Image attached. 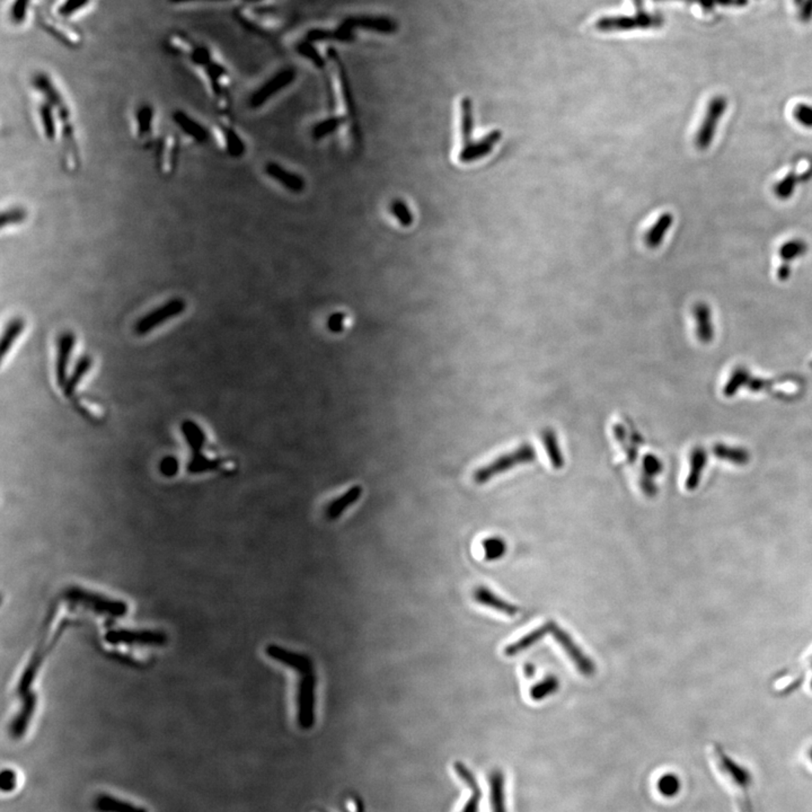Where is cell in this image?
Masks as SVG:
<instances>
[{
  "mask_svg": "<svg viewBox=\"0 0 812 812\" xmlns=\"http://www.w3.org/2000/svg\"><path fill=\"white\" fill-rule=\"evenodd\" d=\"M767 386H768V383L765 382L763 379L753 378V377H751L747 384V387L754 392L763 391L764 388H766Z\"/></svg>",
  "mask_w": 812,
  "mask_h": 812,
  "instance_id": "cell-55",
  "label": "cell"
},
{
  "mask_svg": "<svg viewBox=\"0 0 812 812\" xmlns=\"http://www.w3.org/2000/svg\"><path fill=\"white\" fill-rule=\"evenodd\" d=\"M341 28H348L354 31L356 28H362L367 31L377 32V33L392 34L397 31V24L395 21L383 16H354L345 19L340 25Z\"/></svg>",
  "mask_w": 812,
  "mask_h": 812,
  "instance_id": "cell-14",
  "label": "cell"
},
{
  "mask_svg": "<svg viewBox=\"0 0 812 812\" xmlns=\"http://www.w3.org/2000/svg\"><path fill=\"white\" fill-rule=\"evenodd\" d=\"M23 705L19 713L14 717L12 724L10 726V735L14 738L19 739L24 735L28 729L30 721L33 717L34 710L37 708V697L33 694H28V695L23 696Z\"/></svg>",
  "mask_w": 812,
  "mask_h": 812,
  "instance_id": "cell-25",
  "label": "cell"
},
{
  "mask_svg": "<svg viewBox=\"0 0 812 812\" xmlns=\"http://www.w3.org/2000/svg\"><path fill=\"white\" fill-rule=\"evenodd\" d=\"M751 377V374L744 367L735 368V371L733 372V375H731L726 386L723 388V394L728 397L733 396L742 386H747Z\"/></svg>",
  "mask_w": 812,
  "mask_h": 812,
  "instance_id": "cell-41",
  "label": "cell"
},
{
  "mask_svg": "<svg viewBox=\"0 0 812 812\" xmlns=\"http://www.w3.org/2000/svg\"><path fill=\"white\" fill-rule=\"evenodd\" d=\"M811 367H812V362H811Z\"/></svg>",
  "mask_w": 812,
  "mask_h": 812,
  "instance_id": "cell-62",
  "label": "cell"
},
{
  "mask_svg": "<svg viewBox=\"0 0 812 812\" xmlns=\"http://www.w3.org/2000/svg\"><path fill=\"white\" fill-rule=\"evenodd\" d=\"M543 439H544L545 450L548 452V457L551 459L554 467H562L564 464L563 457H562V454H561L560 447H559V443H557V437H555L553 431H546V432H544Z\"/></svg>",
  "mask_w": 812,
  "mask_h": 812,
  "instance_id": "cell-42",
  "label": "cell"
},
{
  "mask_svg": "<svg viewBox=\"0 0 812 812\" xmlns=\"http://www.w3.org/2000/svg\"><path fill=\"white\" fill-rule=\"evenodd\" d=\"M179 470L180 463L175 457L167 456L165 458L162 459L160 464V471L164 476L174 477L176 474L179 473Z\"/></svg>",
  "mask_w": 812,
  "mask_h": 812,
  "instance_id": "cell-52",
  "label": "cell"
},
{
  "mask_svg": "<svg viewBox=\"0 0 812 812\" xmlns=\"http://www.w3.org/2000/svg\"><path fill=\"white\" fill-rule=\"evenodd\" d=\"M491 811L508 812L505 797V776L501 769H493L489 775Z\"/></svg>",
  "mask_w": 812,
  "mask_h": 812,
  "instance_id": "cell-23",
  "label": "cell"
},
{
  "mask_svg": "<svg viewBox=\"0 0 812 812\" xmlns=\"http://www.w3.org/2000/svg\"><path fill=\"white\" fill-rule=\"evenodd\" d=\"M673 222H674V217L670 213H664L659 215L658 219L653 222L644 235V243H646V247L655 249L660 246L667 231L670 229Z\"/></svg>",
  "mask_w": 812,
  "mask_h": 812,
  "instance_id": "cell-27",
  "label": "cell"
},
{
  "mask_svg": "<svg viewBox=\"0 0 812 812\" xmlns=\"http://www.w3.org/2000/svg\"><path fill=\"white\" fill-rule=\"evenodd\" d=\"M454 769H455L459 780L464 782V784L471 792V795L468 797L467 801L465 803L461 812H480L481 801H482L483 793H482V789H481L476 777L474 775V773L462 762H456L454 764Z\"/></svg>",
  "mask_w": 812,
  "mask_h": 812,
  "instance_id": "cell-18",
  "label": "cell"
},
{
  "mask_svg": "<svg viewBox=\"0 0 812 812\" xmlns=\"http://www.w3.org/2000/svg\"><path fill=\"white\" fill-rule=\"evenodd\" d=\"M551 635L554 640L557 641V644L563 649L570 661L574 665L575 669L580 673L583 677L590 678L594 676L597 673V666L594 664V660L585 653L582 650L581 646H579L578 643L575 642L570 633L561 628L560 625L557 624V621H553L552 625Z\"/></svg>",
  "mask_w": 812,
  "mask_h": 812,
  "instance_id": "cell-6",
  "label": "cell"
},
{
  "mask_svg": "<svg viewBox=\"0 0 812 812\" xmlns=\"http://www.w3.org/2000/svg\"><path fill=\"white\" fill-rule=\"evenodd\" d=\"M172 120L184 135H188L193 142L197 144H204L209 138V131L206 126L195 120L191 115L182 110L173 112Z\"/></svg>",
  "mask_w": 812,
  "mask_h": 812,
  "instance_id": "cell-21",
  "label": "cell"
},
{
  "mask_svg": "<svg viewBox=\"0 0 812 812\" xmlns=\"http://www.w3.org/2000/svg\"><path fill=\"white\" fill-rule=\"evenodd\" d=\"M106 640L112 644H138V646H162L167 642V635L160 631H111Z\"/></svg>",
  "mask_w": 812,
  "mask_h": 812,
  "instance_id": "cell-12",
  "label": "cell"
},
{
  "mask_svg": "<svg viewBox=\"0 0 812 812\" xmlns=\"http://www.w3.org/2000/svg\"><path fill=\"white\" fill-rule=\"evenodd\" d=\"M61 133L62 162L68 172H75L79 168L80 157L76 140V131L72 122L60 124Z\"/></svg>",
  "mask_w": 812,
  "mask_h": 812,
  "instance_id": "cell-17",
  "label": "cell"
},
{
  "mask_svg": "<svg viewBox=\"0 0 812 812\" xmlns=\"http://www.w3.org/2000/svg\"><path fill=\"white\" fill-rule=\"evenodd\" d=\"M306 40L309 42L317 41H338V42H352L354 41V32L348 28L338 26L336 31L327 30H311L306 34Z\"/></svg>",
  "mask_w": 812,
  "mask_h": 812,
  "instance_id": "cell-35",
  "label": "cell"
},
{
  "mask_svg": "<svg viewBox=\"0 0 812 812\" xmlns=\"http://www.w3.org/2000/svg\"><path fill=\"white\" fill-rule=\"evenodd\" d=\"M92 366V358L88 357V356H84L83 358H80L78 362L76 363L74 370H72V374L68 377L65 387L62 388V393L65 394L67 398H72L75 396L78 386H79L80 383L83 382V379L88 374Z\"/></svg>",
  "mask_w": 812,
  "mask_h": 812,
  "instance_id": "cell-30",
  "label": "cell"
},
{
  "mask_svg": "<svg viewBox=\"0 0 812 812\" xmlns=\"http://www.w3.org/2000/svg\"><path fill=\"white\" fill-rule=\"evenodd\" d=\"M797 182V175L794 173H790L774 186V192L780 199H788L793 193Z\"/></svg>",
  "mask_w": 812,
  "mask_h": 812,
  "instance_id": "cell-48",
  "label": "cell"
},
{
  "mask_svg": "<svg viewBox=\"0 0 812 812\" xmlns=\"http://www.w3.org/2000/svg\"><path fill=\"white\" fill-rule=\"evenodd\" d=\"M809 757H810V760H811V762H812V748H811V749H810Z\"/></svg>",
  "mask_w": 812,
  "mask_h": 812,
  "instance_id": "cell-60",
  "label": "cell"
},
{
  "mask_svg": "<svg viewBox=\"0 0 812 812\" xmlns=\"http://www.w3.org/2000/svg\"><path fill=\"white\" fill-rule=\"evenodd\" d=\"M473 598L477 603H480L482 606L501 612L502 615L508 616V617H516L520 612L517 605L509 603L508 600L494 594L491 589L485 586H477L474 589Z\"/></svg>",
  "mask_w": 812,
  "mask_h": 812,
  "instance_id": "cell-16",
  "label": "cell"
},
{
  "mask_svg": "<svg viewBox=\"0 0 812 812\" xmlns=\"http://www.w3.org/2000/svg\"><path fill=\"white\" fill-rule=\"evenodd\" d=\"M657 789L662 797L671 799V798L677 797L679 793L682 790V782H680L678 775L674 773H666L657 782Z\"/></svg>",
  "mask_w": 812,
  "mask_h": 812,
  "instance_id": "cell-40",
  "label": "cell"
},
{
  "mask_svg": "<svg viewBox=\"0 0 812 812\" xmlns=\"http://www.w3.org/2000/svg\"><path fill=\"white\" fill-rule=\"evenodd\" d=\"M693 315L696 320V334L699 341L708 343L714 338V327L710 318V307L704 302H699L693 308Z\"/></svg>",
  "mask_w": 812,
  "mask_h": 812,
  "instance_id": "cell-28",
  "label": "cell"
},
{
  "mask_svg": "<svg viewBox=\"0 0 812 812\" xmlns=\"http://www.w3.org/2000/svg\"><path fill=\"white\" fill-rule=\"evenodd\" d=\"M474 129L473 102L470 97H464L461 102V135L463 146L471 144Z\"/></svg>",
  "mask_w": 812,
  "mask_h": 812,
  "instance_id": "cell-36",
  "label": "cell"
},
{
  "mask_svg": "<svg viewBox=\"0 0 812 812\" xmlns=\"http://www.w3.org/2000/svg\"><path fill=\"white\" fill-rule=\"evenodd\" d=\"M65 598L69 603L90 609L97 615L122 617L128 612V606L124 601L104 597L83 588L71 587L65 591Z\"/></svg>",
  "mask_w": 812,
  "mask_h": 812,
  "instance_id": "cell-5",
  "label": "cell"
},
{
  "mask_svg": "<svg viewBox=\"0 0 812 812\" xmlns=\"http://www.w3.org/2000/svg\"><path fill=\"white\" fill-rule=\"evenodd\" d=\"M135 124H137V135L139 138L145 142L151 137L154 126L155 110L151 104L144 103L139 105L135 114Z\"/></svg>",
  "mask_w": 812,
  "mask_h": 812,
  "instance_id": "cell-32",
  "label": "cell"
},
{
  "mask_svg": "<svg viewBox=\"0 0 812 812\" xmlns=\"http://www.w3.org/2000/svg\"><path fill=\"white\" fill-rule=\"evenodd\" d=\"M706 462H708L706 452L701 447L694 448L692 455H690V471H689L686 481V489L689 491L697 489Z\"/></svg>",
  "mask_w": 812,
  "mask_h": 812,
  "instance_id": "cell-31",
  "label": "cell"
},
{
  "mask_svg": "<svg viewBox=\"0 0 812 812\" xmlns=\"http://www.w3.org/2000/svg\"><path fill=\"white\" fill-rule=\"evenodd\" d=\"M710 758L717 774L733 791L738 812H754L749 797L753 777L746 767L735 763L717 744L710 746Z\"/></svg>",
  "mask_w": 812,
  "mask_h": 812,
  "instance_id": "cell-1",
  "label": "cell"
},
{
  "mask_svg": "<svg viewBox=\"0 0 812 812\" xmlns=\"http://www.w3.org/2000/svg\"><path fill=\"white\" fill-rule=\"evenodd\" d=\"M295 77V70L291 68L274 75L273 77L258 88L255 93H253L249 97V106L252 108H259L262 105H264L272 96L293 83Z\"/></svg>",
  "mask_w": 812,
  "mask_h": 812,
  "instance_id": "cell-11",
  "label": "cell"
},
{
  "mask_svg": "<svg viewBox=\"0 0 812 812\" xmlns=\"http://www.w3.org/2000/svg\"><path fill=\"white\" fill-rule=\"evenodd\" d=\"M265 173L272 179L276 180L278 183L283 185L284 188H288L289 191L295 192V193L304 191L306 184H304V180L302 176L287 171L279 164L269 163L265 166Z\"/></svg>",
  "mask_w": 812,
  "mask_h": 812,
  "instance_id": "cell-24",
  "label": "cell"
},
{
  "mask_svg": "<svg viewBox=\"0 0 812 812\" xmlns=\"http://www.w3.org/2000/svg\"><path fill=\"white\" fill-rule=\"evenodd\" d=\"M31 0H14L10 6V17L14 24L21 25L26 21Z\"/></svg>",
  "mask_w": 812,
  "mask_h": 812,
  "instance_id": "cell-49",
  "label": "cell"
},
{
  "mask_svg": "<svg viewBox=\"0 0 812 812\" xmlns=\"http://www.w3.org/2000/svg\"><path fill=\"white\" fill-rule=\"evenodd\" d=\"M297 685V723L302 730H311L316 721L317 674L315 668L299 673Z\"/></svg>",
  "mask_w": 812,
  "mask_h": 812,
  "instance_id": "cell-4",
  "label": "cell"
},
{
  "mask_svg": "<svg viewBox=\"0 0 812 812\" xmlns=\"http://www.w3.org/2000/svg\"><path fill=\"white\" fill-rule=\"evenodd\" d=\"M523 674H525V676H526V678H528V679L532 678V677L535 676L536 674L535 666L532 665V664H526L525 667H523Z\"/></svg>",
  "mask_w": 812,
  "mask_h": 812,
  "instance_id": "cell-57",
  "label": "cell"
},
{
  "mask_svg": "<svg viewBox=\"0 0 812 812\" xmlns=\"http://www.w3.org/2000/svg\"><path fill=\"white\" fill-rule=\"evenodd\" d=\"M173 3H191V1H200V0H169ZM209 1H224V0H209Z\"/></svg>",
  "mask_w": 812,
  "mask_h": 812,
  "instance_id": "cell-58",
  "label": "cell"
},
{
  "mask_svg": "<svg viewBox=\"0 0 812 812\" xmlns=\"http://www.w3.org/2000/svg\"><path fill=\"white\" fill-rule=\"evenodd\" d=\"M265 653H267L269 658L272 659L274 661L279 662L281 665L290 668L291 670L296 671L297 674L315 668L314 661H313V659L309 655H304V653L295 652V651L286 649V648L278 646V644H268L267 648H265Z\"/></svg>",
  "mask_w": 812,
  "mask_h": 812,
  "instance_id": "cell-13",
  "label": "cell"
},
{
  "mask_svg": "<svg viewBox=\"0 0 812 812\" xmlns=\"http://www.w3.org/2000/svg\"><path fill=\"white\" fill-rule=\"evenodd\" d=\"M713 454L717 458L733 463L735 465H747L751 461V454L744 448L730 447L723 443H715L713 447Z\"/></svg>",
  "mask_w": 812,
  "mask_h": 812,
  "instance_id": "cell-33",
  "label": "cell"
},
{
  "mask_svg": "<svg viewBox=\"0 0 812 812\" xmlns=\"http://www.w3.org/2000/svg\"><path fill=\"white\" fill-rule=\"evenodd\" d=\"M90 3V0H65L59 6V16H61L64 19H68V17L77 14L78 12L85 8Z\"/></svg>",
  "mask_w": 812,
  "mask_h": 812,
  "instance_id": "cell-50",
  "label": "cell"
},
{
  "mask_svg": "<svg viewBox=\"0 0 812 812\" xmlns=\"http://www.w3.org/2000/svg\"><path fill=\"white\" fill-rule=\"evenodd\" d=\"M32 85L34 88L44 96V101L52 105L56 110L59 124H67L71 121V112L68 108L65 99L62 97L52 79L46 72H37L32 78Z\"/></svg>",
  "mask_w": 812,
  "mask_h": 812,
  "instance_id": "cell-10",
  "label": "cell"
},
{
  "mask_svg": "<svg viewBox=\"0 0 812 812\" xmlns=\"http://www.w3.org/2000/svg\"><path fill=\"white\" fill-rule=\"evenodd\" d=\"M634 15L605 16L598 19L594 26L600 32H628L635 30L658 28L664 24V19L659 14L648 12L644 0H632Z\"/></svg>",
  "mask_w": 812,
  "mask_h": 812,
  "instance_id": "cell-2",
  "label": "cell"
},
{
  "mask_svg": "<svg viewBox=\"0 0 812 812\" xmlns=\"http://www.w3.org/2000/svg\"><path fill=\"white\" fill-rule=\"evenodd\" d=\"M502 133L500 130H493L491 133L484 135L483 138L472 142L468 145L463 146L459 151L458 160L462 163H473L475 160H482L493 151L494 146L500 142Z\"/></svg>",
  "mask_w": 812,
  "mask_h": 812,
  "instance_id": "cell-15",
  "label": "cell"
},
{
  "mask_svg": "<svg viewBox=\"0 0 812 812\" xmlns=\"http://www.w3.org/2000/svg\"><path fill=\"white\" fill-rule=\"evenodd\" d=\"M726 110V99L722 96H717L710 102L704 119L696 133L695 145L699 149L704 151L710 147V142H713L714 135L717 133V124Z\"/></svg>",
  "mask_w": 812,
  "mask_h": 812,
  "instance_id": "cell-9",
  "label": "cell"
},
{
  "mask_svg": "<svg viewBox=\"0 0 812 812\" xmlns=\"http://www.w3.org/2000/svg\"><path fill=\"white\" fill-rule=\"evenodd\" d=\"M345 119L343 117H331L327 120L320 121V124H317L313 129V138L316 140L325 138L327 135L334 133L336 130L345 124Z\"/></svg>",
  "mask_w": 812,
  "mask_h": 812,
  "instance_id": "cell-43",
  "label": "cell"
},
{
  "mask_svg": "<svg viewBox=\"0 0 812 812\" xmlns=\"http://www.w3.org/2000/svg\"><path fill=\"white\" fill-rule=\"evenodd\" d=\"M561 682L555 675H548L544 679L532 685L530 696L532 701L541 702L553 696L560 689Z\"/></svg>",
  "mask_w": 812,
  "mask_h": 812,
  "instance_id": "cell-34",
  "label": "cell"
},
{
  "mask_svg": "<svg viewBox=\"0 0 812 812\" xmlns=\"http://www.w3.org/2000/svg\"><path fill=\"white\" fill-rule=\"evenodd\" d=\"M789 276H790V265H789L788 263H783V264L780 267V269H778V279L782 281H785L786 279H788Z\"/></svg>",
  "mask_w": 812,
  "mask_h": 812,
  "instance_id": "cell-56",
  "label": "cell"
},
{
  "mask_svg": "<svg viewBox=\"0 0 812 812\" xmlns=\"http://www.w3.org/2000/svg\"><path fill=\"white\" fill-rule=\"evenodd\" d=\"M552 625H553V621H545L544 624L541 625L539 628H536L535 630H532L530 633H527L526 635L520 637L516 642L508 644L505 648V651H503L505 657L511 658V657H516V655H520V653L525 652L527 650L530 649L532 646H536L537 643L541 642L544 637H548V635H551Z\"/></svg>",
  "mask_w": 812,
  "mask_h": 812,
  "instance_id": "cell-20",
  "label": "cell"
},
{
  "mask_svg": "<svg viewBox=\"0 0 812 812\" xmlns=\"http://www.w3.org/2000/svg\"><path fill=\"white\" fill-rule=\"evenodd\" d=\"M94 806L99 812H148L144 806L122 800L111 794H99L94 801Z\"/></svg>",
  "mask_w": 812,
  "mask_h": 812,
  "instance_id": "cell-26",
  "label": "cell"
},
{
  "mask_svg": "<svg viewBox=\"0 0 812 812\" xmlns=\"http://www.w3.org/2000/svg\"><path fill=\"white\" fill-rule=\"evenodd\" d=\"M362 493V486L354 485L351 486L348 491H345L342 496L332 500L325 509V516L327 519L331 521L338 519L342 514H345V511L348 510L349 508L356 505L360 500Z\"/></svg>",
  "mask_w": 812,
  "mask_h": 812,
  "instance_id": "cell-22",
  "label": "cell"
},
{
  "mask_svg": "<svg viewBox=\"0 0 812 812\" xmlns=\"http://www.w3.org/2000/svg\"><path fill=\"white\" fill-rule=\"evenodd\" d=\"M17 785V774L12 769H3L1 774V790L3 792H12Z\"/></svg>",
  "mask_w": 812,
  "mask_h": 812,
  "instance_id": "cell-53",
  "label": "cell"
},
{
  "mask_svg": "<svg viewBox=\"0 0 812 812\" xmlns=\"http://www.w3.org/2000/svg\"><path fill=\"white\" fill-rule=\"evenodd\" d=\"M76 345V336L72 332L62 333L58 341V356H57L56 376L57 383L62 388L67 383L68 367L70 361L71 354Z\"/></svg>",
  "mask_w": 812,
  "mask_h": 812,
  "instance_id": "cell-19",
  "label": "cell"
},
{
  "mask_svg": "<svg viewBox=\"0 0 812 812\" xmlns=\"http://www.w3.org/2000/svg\"><path fill=\"white\" fill-rule=\"evenodd\" d=\"M806 251V245L804 242L800 240H792L783 244V246L780 249V255L784 263H788V262L803 255Z\"/></svg>",
  "mask_w": 812,
  "mask_h": 812,
  "instance_id": "cell-45",
  "label": "cell"
},
{
  "mask_svg": "<svg viewBox=\"0 0 812 812\" xmlns=\"http://www.w3.org/2000/svg\"><path fill=\"white\" fill-rule=\"evenodd\" d=\"M28 218V211L23 206H12L1 213L0 226L1 228L21 225Z\"/></svg>",
  "mask_w": 812,
  "mask_h": 812,
  "instance_id": "cell-44",
  "label": "cell"
},
{
  "mask_svg": "<svg viewBox=\"0 0 812 812\" xmlns=\"http://www.w3.org/2000/svg\"><path fill=\"white\" fill-rule=\"evenodd\" d=\"M246 1H256V0H246Z\"/></svg>",
  "mask_w": 812,
  "mask_h": 812,
  "instance_id": "cell-61",
  "label": "cell"
},
{
  "mask_svg": "<svg viewBox=\"0 0 812 812\" xmlns=\"http://www.w3.org/2000/svg\"><path fill=\"white\" fill-rule=\"evenodd\" d=\"M810 667H811V671H812V657H811V659H810ZM811 688H812V679H811Z\"/></svg>",
  "mask_w": 812,
  "mask_h": 812,
  "instance_id": "cell-59",
  "label": "cell"
},
{
  "mask_svg": "<svg viewBox=\"0 0 812 812\" xmlns=\"http://www.w3.org/2000/svg\"><path fill=\"white\" fill-rule=\"evenodd\" d=\"M24 329L25 322L23 318H14L8 323L5 332H3V338H1V356L3 358L6 357L8 352L12 350V345H15L17 338L22 336Z\"/></svg>",
  "mask_w": 812,
  "mask_h": 812,
  "instance_id": "cell-37",
  "label": "cell"
},
{
  "mask_svg": "<svg viewBox=\"0 0 812 812\" xmlns=\"http://www.w3.org/2000/svg\"><path fill=\"white\" fill-rule=\"evenodd\" d=\"M482 548H483L484 559L487 562H496V561L501 560L502 557L507 554L508 550L507 543L500 536H491V537L484 539L482 541Z\"/></svg>",
  "mask_w": 812,
  "mask_h": 812,
  "instance_id": "cell-38",
  "label": "cell"
},
{
  "mask_svg": "<svg viewBox=\"0 0 812 812\" xmlns=\"http://www.w3.org/2000/svg\"><path fill=\"white\" fill-rule=\"evenodd\" d=\"M345 320H347V316L343 313H336V314L331 315L329 322H327L329 331L333 333H341L345 329Z\"/></svg>",
  "mask_w": 812,
  "mask_h": 812,
  "instance_id": "cell-54",
  "label": "cell"
},
{
  "mask_svg": "<svg viewBox=\"0 0 812 812\" xmlns=\"http://www.w3.org/2000/svg\"><path fill=\"white\" fill-rule=\"evenodd\" d=\"M39 112V119H40L41 128L44 131V138L48 142H56L57 137H58V117H57V112L53 108L52 105H50L48 102H42L39 105L37 108Z\"/></svg>",
  "mask_w": 812,
  "mask_h": 812,
  "instance_id": "cell-29",
  "label": "cell"
},
{
  "mask_svg": "<svg viewBox=\"0 0 812 812\" xmlns=\"http://www.w3.org/2000/svg\"><path fill=\"white\" fill-rule=\"evenodd\" d=\"M186 307L188 304L183 298L176 297L169 299L165 304H160V307L155 308L144 315L140 320H137L135 325V334L139 336H147L148 333L158 329L168 320L183 314L186 311Z\"/></svg>",
  "mask_w": 812,
  "mask_h": 812,
  "instance_id": "cell-8",
  "label": "cell"
},
{
  "mask_svg": "<svg viewBox=\"0 0 812 812\" xmlns=\"http://www.w3.org/2000/svg\"><path fill=\"white\" fill-rule=\"evenodd\" d=\"M182 432L184 436L188 447H191L192 456L188 464V472L190 474H202L206 472L218 471L224 468V459L209 458L203 454V448L206 446V437L204 431L197 422L192 420H185L182 423Z\"/></svg>",
  "mask_w": 812,
  "mask_h": 812,
  "instance_id": "cell-3",
  "label": "cell"
},
{
  "mask_svg": "<svg viewBox=\"0 0 812 812\" xmlns=\"http://www.w3.org/2000/svg\"><path fill=\"white\" fill-rule=\"evenodd\" d=\"M536 458V452L530 445H523L520 446L518 450H514L510 454L503 455L500 458L496 459L494 462L490 463L484 467H481L474 473V481L475 483L483 484L486 483L487 481L491 480L493 476L499 475V474L503 473V472L509 471V468L517 466V465L525 464V463L534 462Z\"/></svg>",
  "mask_w": 812,
  "mask_h": 812,
  "instance_id": "cell-7",
  "label": "cell"
},
{
  "mask_svg": "<svg viewBox=\"0 0 812 812\" xmlns=\"http://www.w3.org/2000/svg\"><path fill=\"white\" fill-rule=\"evenodd\" d=\"M794 119L806 128H812V106L806 104L797 105L794 108Z\"/></svg>",
  "mask_w": 812,
  "mask_h": 812,
  "instance_id": "cell-51",
  "label": "cell"
},
{
  "mask_svg": "<svg viewBox=\"0 0 812 812\" xmlns=\"http://www.w3.org/2000/svg\"><path fill=\"white\" fill-rule=\"evenodd\" d=\"M222 135L225 139L226 151L228 155L233 158H240L243 156L245 153V145H244L243 140L240 139L238 133L234 129H231V126H222Z\"/></svg>",
  "mask_w": 812,
  "mask_h": 812,
  "instance_id": "cell-39",
  "label": "cell"
},
{
  "mask_svg": "<svg viewBox=\"0 0 812 812\" xmlns=\"http://www.w3.org/2000/svg\"><path fill=\"white\" fill-rule=\"evenodd\" d=\"M392 213L398 220L403 227H409L413 224V215L409 206L402 200L393 201L391 206Z\"/></svg>",
  "mask_w": 812,
  "mask_h": 812,
  "instance_id": "cell-46",
  "label": "cell"
},
{
  "mask_svg": "<svg viewBox=\"0 0 812 812\" xmlns=\"http://www.w3.org/2000/svg\"><path fill=\"white\" fill-rule=\"evenodd\" d=\"M297 51H298L302 57L307 58L309 61L313 62V65L316 66L317 68L325 67V59L320 56V52L315 49L311 42L309 41H304L302 44L297 46Z\"/></svg>",
  "mask_w": 812,
  "mask_h": 812,
  "instance_id": "cell-47",
  "label": "cell"
}]
</instances>
